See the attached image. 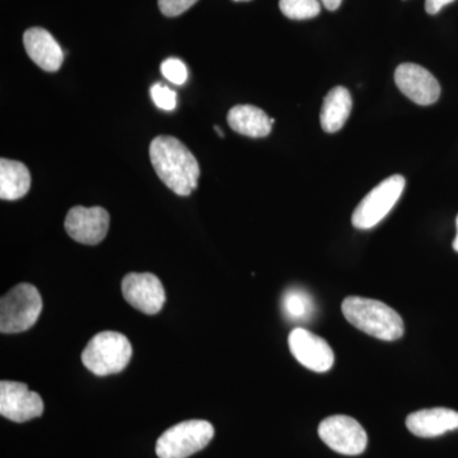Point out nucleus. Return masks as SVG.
Returning a JSON list of instances; mask_svg holds the SVG:
<instances>
[{
	"instance_id": "1",
	"label": "nucleus",
	"mask_w": 458,
	"mask_h": 458,
	"mask_svg": "<svg viewBox=\"0 0 458 458\" xmlns=\"http://www.w3.org/2000/svg\"><path fill=\"white\" fill-rule=\"evenodd\" d=\"M149 156L157 176L174 194L189 197L198 188V159L179 140L167 135L155 138L150 143Z\"/></svg>"
},
{
	"instance_id": "2",
	"label": "nucleus",
	"mask_w": 458,
	"mask_h": 458,
	"mask_svg": "<svg viewBox=\"0 0 458 458\" xmlns=\"http://www.w3.org/2000/svg\"><path fill=\"white\" fill-rule=\"evenodd\" d=\"M342 311L352 327L376 339L394 342L405 333L399 313L379 301L351 295L344 300Z\"/></svg>"
},
{
	"instance_id": "3",
	"label": "nucleus",
	"mask_w": 458,
	"mask_h": 458,
	"mask_svg": "<svg viewBox=\"0 0 458 458\" xmlns=\"http://www.w3.org/2000/svg\"><path fill=\"white\" fill-rule=\"evenodd\" d=\"M132 348L128 337L114 331H104L92 337L82 352L84 367L93 375H116L128 367Z\"/></svg>"
},
{
	"instance_id": "4",
	"label": "nucleus",
	"mask_w": 458,
	"mask_h": 458,
	"mask_svg": "<svg viewBox=\"0 0 458 458\" xmlns=\"http://www.w3.org/2000/svg\"><path fill=\"white\" fill-rule=\"evenodd\" d=\"M42 298L35 285L22 283L0 301V331L18 334L29 330L40 318Z\"/></svg>"
},
{
	"instance_id": "5",
	"label": "nucleus",
	"mask_w": 458,
	"mask_h": 458,
	"mask_svg": "<svg viewBox=\"0 0 458 458\" xmlns=\"http://www.w3.org/2000/svg\"><path fill=\"white\" fill-rule=\"evenodd\" d=\"M214 437V427L207 420H186L165 430L156 445L159 458H188L204 450Z\"/></svg>"
},
{
	"instance_id": "6",
	"label": "nucleus",
	"mask_w": 458,
	"mask_h": 458,
	"mask_svg": "<svg viewBox=\"0 0 458 458\" xmlns=\"http://www.w3.org/2000/svg\"><path fill=\"white\" fill-rule=\"evenodd\" d=\"M405 179L394 174L370 190L352 213V223L358 229H370L384 221L405 190Z\"/></svg>"
},
{
	"instance_id": "7",
	"label": "nucleus",
	"mask_w": 458,
	"mask_h": 458,
	"mask_svg": "<svg viewBox=\"0 0 458 458\" xmlns=\"http://www.w3.org/2000/svg\"><path fill=\"white\" fill-rule=\"evenodd\" d=\"M318 436L331 450L345 456H358L366 451L369 436L354 418L333 415L318 426Z\"/></svg>"
},
{
	"instance_id": "8",
	"label": "nucleus",
	"mask_w": 458,
	"mask_h": 458,
	"mask_svg": "<svg viewBox=\"0 0 458 458\" xmlns=\"http://www.w3.org/2000/svg\"><path fill=\"white\" fill-rule=\"evenodd\" d=\"M289 349L295 360L307 369L325 373L333 369L335 355L327 340L303 327H295L289 334Z\"/></svg>"
},
{
	"instance_id": "9",
	"label": "nucleus",
	"mask_w": 458,
	"mask_h": 458,
	"mask_svg": "<svg viewBox=\"0 0 458 458\" xmlns=\"http://www.w3.org/2000/svg\"><path fill=\"white\" fill-rule=\"evenodd\" d=\"M123 298L131 306L146 315H156L164 309L165 292L155 274L131 273L122 283Z\"/></svg>"
},
{
	"instance_id": "10",
	"label": "nucleus",
	"mask_w": 458,
	"mask_h": 458,
	"mask_svg": "<svg viewBox=\"0 0 458 458\" xmlns=\"http://www.w3.org/2000/svg\"><path fill=\"white\" fill-rule=\"evenodd\" d=\"M66 233L82 245H98L106 237L110 216L101 207H74L66 214Z\"/></svg>"
},
{
	"instance_id": "11",
	"label": "nucleus",
	"mask_w": 458,
	"mask_h": 458,
	"mask_svg": "<svg viewBox=\"0 0 458 458\" xmlns=\"http://www.w3.org/2000/svg\"><path fill=\"white\" fill-rule=\"evenodd\" d=\"M44 401L21 382H0V414L16 423L41 417Z\"/></svg>"
},
{
	"instance_id": "12",
	"label": "nucleus",
	"mask_w": 458,
	"mask_h": 458,
	"mask_svg": "<svg viewBox=\"0 0 458 458\" xmlns=\"http://www.w3.org/2000/svg\"><path fill=\"white\" fill-rule=\"evenodd\" d=\"M394 82L401 93L420 106L436 104L441 96V86L429 71L412 63L397 66Z\"/></svg>"
},
{
	"instance_id": "13",
	"label": "nucleus",
	"mask_w": 458,
	"mask_h": 458,
	"mask_svg": "<svg viewBox=\"0 0 458 458\" xmlns=\"http://www.w3.org/2000/svg\"><path fill=\"white\" fill-rule=\"evenodd\" d=\"M26 53L42 71L56 72L64 62V53L53 35L41 27H32L23 35Z\"/></svg>"
},
{
	"instance_id": "14",
	"label": "nucleus",
	"mask_w": 458,
	"mask_h": 458,
	"mask_svg": "<svg viewBox=\"0 0 458 458\" xmlns=\"http://www.w3.org/2000/svg\"><path fill=\"white\" fill-rule=\"evenodd\" d=\"M406 428L420 438H434L458 429V412L445 408L419 410L406 418Z\"/></svg>"
},
{
	"instance_id": "15",
	"label": "nucleus",
	"mask_w": 458,
	"mask_h": 458,
	"mask_svg": "<svg viewBox=\"0 0 458 458\" xmlns=\"http://www.w3.org/2000/svg\"><path fill=\"white\" fill-rule=\"evenodd\" d=\"M227 120L234 131L250 138L267 137L276 122V119H270L261 108L252 105H238L231 108Z\"/></svg>"
},
{
	"instance_id": "16",
	"label": "nucleus",
	"mask_w": 458,
	"mask_h": 458,
	"mask_svg": "<svg viewBox=\"0 0 458 458\" xmlns=\"http://www.w3.org/2000/svg\"><path fill=\"white\" fill-rule=\"evenodd\" d=\"M352 99L345 87H335L327 93L322 105L319 122L327 132H336L345 125L351 116Z\"/></svg>"
},
{
	"instance_id": "17",
	"label": "nucleus",
	"mask_w": 458,
	"mask_h": 458,
	"mask_svg": "<svg viewBox=\"0 0 458 458\" xmlns=\"http://www.w3.org/2000/svg\"><path fill=\"white\" fill-rule=\"evenodd\" d=\"M31 188V174L22 162L0 159V198L2 200H18Z\"/></svg>"
},
{
	"instance_id": "18",
	"label": "nucleus",
	"mask_w": 458,
	"mask_h": 458,
	"mask_svg": "<svg viewBox=\"0 0 458 458\" xmlns=\"http://www.w3.org/2000/svg\"><path fill=\"white\" fill-rule=\"evenodd\" d=\"M282 310L289 321L307 322L315 315V301L302 288H289L283 294Z\"/></svg>"
},
{
	"instance_id": "19",
	"label": "nucleus",
	"mask_w": 458,
	"mask_h": 458,
	"mask_svg": "<svg viewBox=\"0 0 458 458\" xmlns=\"http://www.w3.org/2000/svg\"><path fill=\"white\" fill-rule=\"evenodd\" d=\"M279 8L291 20H310L318 17L321 12L319 0H280Z\"/></svg>"
},
{
	"instance_id": "20",
	"label": "nucleus",
	"mask_w": 458,
	"mask_h": 458,
	"mask_svg": "<svg viewBox=\"0 0 458 458\" xmlns=\"http://www.w3.org/2000/svg\"><path fill=\"white\" fill-rule=\"evenodd\" d=\"M161 72L165 80L170 81L171 83L181 86L186 82L189 77L188 66L182 60L177 57H168L161 65Z\"/></svg>"
},
{
	"instance_id": "21",
	"label": "nucleus",
	"mask_w": 458,
	"mask_h": 458,
	"mask_svg": "<svg viewBox=\"0 0 458 458\" xmlns=\"http://www.w3.org/2000/svg\"><path fill=\"white\" fill-rule=\"evenodd\" d=\"M150 98L157 107L164 111H174L177 106V95L174 89H168L161 83L150 87Z\"/></svg>"
},
{
	"instance_id": "22",
	"label": "nucleus",
	"mask_w": 458,
	"mask_h": 458,
	"mask_svg": "<svg viewBox=\"0 0 458 458\" xmlns=\"http://www.w3.org/2000/svg\"><path fill=\"white\" fill-rule=\"evenodd\" d=\"M198 0H158V7L167 17H177L185 13Z\"/></svg>"
},
{
	"instance_id": "23",
	"label": "nucleus",
	"mask_w": 458,
	"mask_h": 458,
	"mask_svg": "<svg viewBox=\"0 0 458 458\" xmlns=\"http://www.w3.org/2000/svg\"><path fill=\"white\" fill-rule=\"evenodd\" d=\"M456 2V0H426V11L428 14H437L442 11L445 5L451 4V3Z\"/></svg>"
},
{
	"instance_id": "24",
	"label": "nucleus",
	"mask_w": 458,
	"mask_h": 458,
	"mask_svg": "<svg viewBox=\"0 0 458 458\" xmlns=\"http://www.w3.org/2000/svg\"><path fill=\"white\" fill-rule=\"evenodd\" d=\"M325 8L328 11H336L337 8L342 4L343 0H319Z\"/></svg>"
},
{
	"instance_id": "25",
	"label": "nucleus",
	"mask_w": 458,
	"mask_h": 458,
	"mask_svg": "<svg viewBox=\"0 0 458 458\" xmlns=\"http://www.w3.org/2000/svg\"><path fill=\"white\" fill-rule=\"evenodd\" d=\"M456 227H457V234H456V238H454V251L458 252V216H457V219H456Z\"/></svg>"
},
{
	"instance_id": "26",
	"label": "nucleus",
	"mask_w": 458,
	"mask_h": 458,
	"mask_svg": "<svg viewBox=\"0 0 458 458\" xmlns=\"http://www.w3.org/2000/svg\"><path fill=\"white\" fill-rule=\"evenodd\" d=\"M214 129H216V134H218L219 137L225 138V134H223L221 128H218V126H214Z\"/></svg>"
},
{
	"instance_id": "27",
	"label": "nucleus",
	"mask_w": 458,
	"mask_h": 458,
	"mask_svg": "<svg viewBox=\"0 0 458 458\" xmlns=\"http://www.w3.org/2000/svg\"><path fill=\"white\" fill-rule=\"evenodd\" d=\"M234 2H249V0H234Z\"/></svg>"
}]
</instances>
